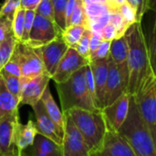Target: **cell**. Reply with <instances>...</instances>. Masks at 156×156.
Segmentation results:
<instances>
[{"mask_svg": "<svg viewBox=\"0 0 156 156\" xmlns=\"http://www.w3.org/2000/svg\"><path fill=\"white\" fill-rule=\"evenodd\" d=\"M125 37L129 46L127 59L129 83L128 93L134 96L144 80L153 73L148 45L145 39L142 22L132 25L125 33Z\"/></svg>", "mask_w": 156, "mask_h": 156, "instance_id": "6da1fadb", "label": "cell"}, {"mask_svg": "<svg viewBox=\"0 0 156 156\" xmlns=\"http://www.w3.org/2000/svg\"><path fill=\"white\" fill-rule=\"evenodd\" d=\"M64 114L68 115L74 122L88 145L91 156L100 154L108 133L102 112L74 108Z\"/></svg>", "mask_w": 156, "mask_h": 156, "instance_id": "7a4b0ae2", "label": "cell"}, {"mask_svg": "<svg viewBox=\"0 0 156 156\" xmlns=\"http://www.w3.org/2000/svg\"><path fill=\"white\" fill-rule=\"evenodd\" d=\"M55 85L63 114L74 108L101 111L95 106L87 88L86 66L73 73L66 81Z\"/></svg>", "mask_w": 156, "mask_h": 156, "instance_id": "3957f363", "label": "cell"}, {"mask_svg": "<svg viewBox=\"0 0 156 156\" xmlns=\"http://www.w3.org/2000/svg\"><path fill=\"white\" fill-rule=\"evenodd\" d=\"M118 133L128 143L136 156H156L154 142L145 127L132 96L127 119Z\"/></svg>", "mask_w": 156, "mask_h": 156, "instance_id": "277c9868", "label": "cell"}, {"mask_svg": "<svg viewBox=\"0 0 156 156\" xmlns=\"http://www.w3.org/2000/svg\"><path fill=\"white\" fill-rule=\"evenodd\" d=\"M139 114L156 146V77L152 73L133 96Z\"/></svg>", "mask_w": 156, "mask_h": 156, "instance_id": "5b68a950", "label": "cell"}, {"mask_svg": "<svg viewBox=\"0 0 156 156\" xmlns=\"http://www.w3.org/2000/svg\"><path fill=\"white\" fill-rule=\"evenodd\" d=\"M14 54L17 58L21 69V82H24L42 74L47 73L43 61L37 48L30 47L25 42L18 41Z\"/></svg>", "mask_w": 156, "mask_h": 156, "instance_id": "8992f818", "label": "cell"}, {"mask_svg": "<svg viewBox=\"0 0 156 156\" xmlns=\"http://www.w3.org/2000/svg\"><path fill=\"white\" fill-rule=\"evenodd\" d=\"M128 83L129 72L127 64L117 65L109 57L108 77L105 90V107L128 92Z\"/></svg>", "mask_w": 156, "mask_h": 156, "instance_id": "52a82bcc", "label": "cell"}, {"mask_svg": "<svg viewBox=\"0 0 156 156\" xmlns=\"http://www.w3.org/2000/svg\"><path fill=\"white\" fill-rule=\"evenodd\" d=\"M19 122L18 111L0 120V150L3 156H20L16 145V128Z\"/></svg>", "mask_w": 156, "mask_h": 156, "instance_id": "ba28073f", "label": "cell"}, {"mask_svg": "<svg viewBox=\"0 0 156 156\" xmlns=\"http://www.w3.org/2000/svg\"><path fill=\"white\" fill-rule=\"evenodd\" d=\"M60 36L61 33L55 22L36 14L29 35V39L27 44L35 48H40L55 40Z\"/></svg>", "mask_w": 156, "mask_h": 156, "instance_id": "9c48e42d", "label": "cell"}, {"mask_svg": "<svg viewBox=\"0 0 156 156\" xmlns=\"http://www.w3.org/2000/svg\"><path fill=\"white\" fill-rule=\"evenodd\" d=\"M65 126L62 142L63 156H91L82 135L71 119L64 114Z\"/></svg>", "mask_w": 156, "mask_h": 156, "instance_id": "30bf717a", "label": "cell"}, {"mask_svg": "<svg viewBox=\"0 0 156 156\" xmlns=\"http://www.w3.org/2000/svg\"><path fill=\"white\" fill-rule=\"evenodd\" d=\"M131 98L132 95L127 92L101 110L106 121L108 131L118 133L123 125L129 113Z\"/></svg>", "mask_w": 156, "mask_h": 156, "instance_id": "8fae6325", "label": "cell"}, {"mask_svg": "<svg viewBox=\"0 0 156 156\" xmlns=\"http://www.w3.org/2000/svg\"><path fill=\"white\" fill-rule=\"evenodd\" d=\"M36 48L37 49L39 56L43 61L47 74H48L50 78H52V76L57 70V68L60 60L67 52L69 46L65 43V41L60 36L57 37L55 40L40 48Z\"/></svg>", "mask_w": 156, "mask_h": 156, "instance_id": "7c38bea8", "label": "cell"}, {"mask_svg": "<svg viewBox=\"0 0 156 156\" xmlns=\"http://www.w3.org/2000/svg\"><path fill=\"white\" fill-rule=\"evenodd\" d=\"M89 64V59L80 56L75 48H69L62 59L60 60L51 80H53L55 83L64 82L77 70Z\"/></svg>", "mask_w": 156, "mask_h": 156, "instance_id": "4fadbf2b", "label": "cell"}, {"mask_svg": "<svg viewBox=\"0 0 156 156\" xmlns=\"http://www.w3.org/2000/svg\"><path fill=\"white\" fill-rule=\"evenodd\" d=\"M50 76L47 73H42L26 82L22 85V91L19 101L20 105L35 106L41 99L46 88L48 86Z\"/></svg>", "mask_w": 156, "mask_h": 156, "instance_id": "5bb4252c", "label": "cell"}, {"mask_svg": "<svg viewBox=\"0 0 156 156\" xmlns=\"http://www.w3.org/2000/svg\"><path fill=\"white\" fill-rule=\"evenodd\" d=\"M32 109L36 117L35 122L37 133L52 140L59 145H62L63 135L61 134L58 127L47 113L42 101H39L35 106L32 107Z\"/></svg>", "mask_w": 156, "mask_h": 156, "instance_id": "9a60e30c", "label": "cell"}, {"mask_svg": "<svg viewBox=\"0 0 156 156\" xmlns=\"http://www.w3.org/2000/svg\"><path fill=\"white\" fill-rule=\"evenodd\" d=\"M90 67L91 69L94 79L97 107L99 110L101 111L105 107V90L108 77L109 58L91 60L90 62Z\"/></svg>", "mask_w": 156, "mask_h": 156, "instance_id": "2e32d148", "label": "cell"}, {"mask_svg": "<svg viewBox=\"0 0 156 156\" xmlns=\"http://www.w3.org/2000/svg\"><path fill=\"white\" fill-rule=\"evenodd\" d=\"M94 156H136L128 143L118 133L108 131L103 148Z\"/></svg>", "mask_w": 156, "mask_h": 156, "instance_id": "e0dca14e", "label": "cell"}, {"mask_svg": "<svg viewBox=\"0 0 156 156\" xmlns=\"http://www.w3.org/2000/svg\"><path fill=\"white\" fill-rule=\"evenodd\" d=\"M42 101L45 110L48 116L51 118V120L56 123V125L58 127L61 134L64 136V126H65V116L62 113V112L58 109V104L53 99V96L50 92L49 86H48L40 99Z\"/></svg>", "mask_w": 156, "mask_h": 156, "instance_id": "ac0fdd59", "label": "cell"}, {"mask_svg": "<svg viewBox=\"0 0 156 156\" xmlns=\"http://www.w3.org/2000/svg\"><path fill=\"white\" fill-rule=\"evenodd\" d=\"M37 134L36 122L32 120H28L26 124L19 122L16 128V145L21 152L33 145L35 137Z\"/></svg>", "mask_w": 156, "mask_h": 156, "instance_id": "d6986e66", "label": "cell"}, {"mask_svg": "<svg viewBox=\"0 0 156 156\" xmlns=\"http://www.w3.org/2000/svg\"><path fill=\"white\" fill-rule=\"evenodd\" d=\"M19 101L8 90L0 75V120L5 116L17 112Z\"/></svg>", "mask_w": 156, "mask_h": 156, "instance_id": "ffe728a7", "label": "cell"}, {"mask_svg": "<svg viewBox=\"0 0 156 156\" xmlns=\"http://www.w3.org/2000/svg\"><path fill=\"white\" fill-rule=\"evenodd\" d=\"M129 46L125 36L115 38L111 42L110 58L117 65H126L128 59Z\"/></svg>", "mask_w": 156, "mask_h": 156, "instance_id": "44dd1931", "label": "cell"}, {"mask_svg": "<svg viewBox=\"0 0 156 156\" xmlns=\"http://www.w3.org/2000/svg\"><path fill=\"white\" fill-rule=\"evenodd\" d=\"M33 146L38 151L49 156H63L62 145H59L52 140L37 133L35 137Z\"/></svg>", "mask_w": 156, "mask_h": 156, "instance_id": "7402d4cb", "label": "cell"}, {"mask_svg": "<svg viewBox=\"0 0 156 156\" xmlns=\"http://www.w3.org/2000/svg\"><path fill=\"white\" fill-rule=\"evenodd\" d=\"M17 42V38L12 34L0 44V71L12 57Z\"/></svg>", "mask_w": 156, "mask_h": 156, "instance_id": "603a6c76", "label": "cell"}, {"mask_svg": "<svg viewBox=\"0 0 156 156\" xmlns=\"http://www.w3.org/2000/svg\"><path fill=\"white\" fill-rule=\"evenodd\" d=\"M87 28L88 27L85 26H70L64 30V32L61 34V37L69 46V48H75Z\"/></svg>", "mask_w": 156, "mask_h": 156, "instance_id": "cb8c5ba5", "label": "cell"}, {"mask_svg": "<svg viewBox=\"0 0 156 156\" xmlns=\"http://www.w3.org/2000/svg\"><path fill=\"white\" fill-rule=\"evenodd\" d=\"M54 10V22L62 34L66 27V6L68 0H52Z\"/></svg>", "mask_w": 156, "mask_h": 156, "instance_id": "d4e9b609", "label": "cell"}, {"mask_svg": "<svg viewBox=\"0 0 156 156\" xmlns=\"http://www.w3.org/2000/svg\"><path fill=\"white\" fill-rule=\"evenodd\" d=\"M0 75L2 76L4 82L8 89V90L18 100L20 101L21 91H22V82L19 77L11 75L4 70L0 71Z\"/></svg>", "mask_w": 156, "mask_h": 156, "instance_id": "484cf974", "label": "cell"}, {"mask_svg": "<svg viewBox=\"0 0 156 156\" xmlns=\"http://www.w3.org/2000/svg\"><path fill=\"white\" fill-rule=\"evenodd\" d=\"M70 26H85L89 28V20L86 15L83 0H77L74 12L70 18Z\"/></svg>", "mask_w": 156, "mask_h": 156, "instance_id": "4316f807", "label": "cell"}, {"mask_svg": "<svg viewBox=\"0 0 156 156\" xmlns=\"http://www.w3.org/2000/svg\"><path fill=\"white\" fill-rule=\"evenodd\" d=\"M110 23L112 25H113V27L116 28L117 38L123 37L125 35L126 31L128 30V28L130 27L124 21V19L119 10L110 12Z\"/></svg>", "mask_w": 156, "mask_h": 156, "instance_id": "83f0119b", "label": "cell"}, {"mask_svg": "<svg viewBox=\"0 0 156 156\" xmlns=\"http://www.w3.org/2000/svg\"><path fill=\"white\" fill-rule=\"evenodd\" d=\"M25 12L26 10L22 7H19L16 12L13 22H12V30L14 36L17 38L18 41H21L24 30V23H25Z\"/></svg>", "mask_w": 156, "mask_h": 156, "instance_id": "f1b7e54d", "label": "cell"}, {"mask_svg": "<svg viewBox=\"0 0 156 156\" xmlns=\"http://www.w3.org/2000/svg\"><path fill=\"white\" fill-rule=\"evenodd\" d=\"M147 45H148L151 68H152L154 75L156 76V12L155 17H154V24H153V28L151 31L149 43H147Z\"/></svg>", "mask_w": 156, "mask_h": 156, "instance_id": "f546056e", "label": "cell"}, {"mask_svg": "<svg viewBox=\"0 0 156 156\" xmlns=\"http://www.w3.org/2000/svg\"><path fill=\"white\" fill-rule=\"evenodd\" d=\"M85 11L89 21L110 12L108 5L106 4H95V3H90L88 5H85Z\"/></svg>", "mask_w": 156, "mask_h": 156, "instance_id": "4dcf8cb0", "label": "cell"}, {"mask_svg": "<svg viewBox=\"0 0 156 156\" xmlns=\"http://www.w3.org/2000/svg\"><path fill=\"white\" fill-rule=\"evenodd\" d=\"M91 34L92 32L87 28L85 30V32L83 33L80 40L79 41V43L77 44V46L75 47V49L77 50V52L82 56L83 58H87L90 60V37H91Z\"/></svg>", "mask_w": 156, "mask_h": 156, "instance_id": "1f68e13d", "label": "cell"}, {"mask_svg": "<svg viewBox=\"0 0 156 156\" xmlns=\"http://www.w3.org/2000/svg\"><path fill=\"white\" fill-rule=\"evenodd\" d=\"M119 11H120L121 15L122 16L124 21L126 22V24L129 27H131L132 25L138 22L136 9L132 5H130L128 2H125L122 5H120Z\"/></svg>", "mask_w": 156, "mask_h": 156, "instance_id": "d6a6232c", "label": "cell"}, {"mask_svg": "<svg viewBox=\"0 0 156 156\" xmlns=\"http://www.w3.org/2000/svg\"><path fill=\"white\" fill-rule=\"evenodd\" d=\"M21 5V0H5L0 8V16H6L11 20L14 19L16 12Z\"/></svg>", "mask_w": 156, "mask_h": 156, "instance_id": "836d02e7", "label": "cell"}, {"mask_svg": "<svg viewBox=\"0 0 156 156\" xmlns=\"http://www.w3.org/2000/svg\"><path fill=\"white\" fill-rule=\"evenodd\" d=\"M35 13L54 22V10L52 0H41L35 10Z\"/></svg>", "mask_w": 156, "mask_h": 156, "instance_id": "e575fe53", "label": "cell"}, {"mask_svg": "<svg viewBox=\"0 0 156 156\" xmlns=\"http://www.w3.org/2000/svg\"><path fill=\"white\" fill-rule=\"evenodd\" d=\"M111 42L108 40H102L98 48L95 50L93 54L90 55V62L91 60H96V59H103V58H108L110 57V48H111Z\"/></svg>", "mask_w": 156, "mask_h": 156, "instance_id": "d590c367", "label": "cell"}, {"mask_svg": "<svg viewBox=\"0 0 156 156\" xmlns=\"http://www.w3.org/2000/svg\"><path fill=\"white\" fill-rule=\"evenodd\" d=\"M36 13L34 10H26L25 12V23H24V30H23V36L21 42L27 43L29 39L30 31L33 26L34 18H35Z\"/></svg>", "mask_w": 156, "mask_h": 156, "instance_id": "8d00e7d4", "label": "cell"}, {"mask_svg": "<svg viewBox=\"0 0 156 156\" xmlns=\"http://www.w3.org/2000/svg\"><path fill=\"white\" fill-rule=\"evenodd\" d=\"M12 22L10 18L0 16V44L10 35L13 34L12 30Z\"/></svg>", "mask_w": 156, "mask_h": 156, "instance_id": "74e56055", "label": "cell"}, {"mask_svg": "<svg viewBox=\"0 0 156 156\" xmlns=\"http://www.w3.org/2000/svg\"><path fill=\"white\" fill-rule=\"evenodd\" d=\"M126 1L136 9L138 22H142L144 14L149 10V0H126Z\"/></svg>", "mask_w": 156, "mask_h": 156, "instance_id": "f35d334b", "label": "cell"}, {"mask_svg": "<svg viewBox=\"0 0 156 156\" xmlns=\"http://www.w3.org/2000/svg\"><path fill=\"white\" fill-rule=\"evenodd\" d=\"M2 70L11 74V75H14V76H16V77H21V69H20V65H19V62L17 60V58L16 57V55L14 54L13 52V55L12 57L10 58V59L8 60V62L5 65V67L2 69Z\"/></svg>", "mask_w": 156, "mask_h": 156, "instance_id": "ab89813d", "label": "cell"}, {"mask_svg": "<svg viewBox=\"0 0 156 156\" xmlns=\"http://www.w3.org/2000/svg\"><path fill=\"white\" fill-rule=\"evenodd\" d=\"M86 82H87V88L89 90V93L97 107V100H96V91H95V84H94V79L92 75L91 69L90 67V64L86 66ZM98 109V107H97Z\"/></svg>", "mask_w": 156, "mask_h": 156, "instance_id": "60d3db41", "label": "cell"}, {"mask_svg": "<svg viewBox=\"0 0 156 156\" xmlns=\"http://www.w3.org/2000/svg\"><path fill=\"white\" fill-rule=\"evenodd\" d=\"M101 37L103 40L112 41L113 39L117 38V31L116 28L111 23L107 24L101 31Z\"/></svg>", "mask_w": 156, "mask_h": 156, "instance_id": "b9f144b4", "label": "cell"}, {"mask_svg": "<svg viewBox=\"0 0 156 156\" xmlns=\"http://www.w3.org/2000/svg\"><path fill=\"white\" fill-rule=\"evenodd\" d=\"M102 40L103 39H102V37H101V33H94V32H92L91 37H90V55L95 52V50L98 48V47L100 46V44L101 43Z\"/></svg>", "mask_w": 156, "mask_h": 156, "instance_id": "7bdbcfd3", "label": "cell"}, {"mask_svg": "<svg viewBox=\"0 0 156 156\" xmlns=\"http://www.w3.org/2000/svg\"><path fill=\"white\" fill-rule=\"evenodd\" d=\"M76 3H77V0H68V4L66 6V27H67L70 26V18L74 12Z\"/></svg>", "mask_w": 156, "mask_h": 156, "instance_id": "ee69618b", "label": "cell"}, {"mask_svg": "<svg viewBox=\"0 0 156 156\" xmlns=\"http://www.w3.org/2000/svg\"><path fill=\"white\" fill-rule=\"evenodd\" d=\"M41 0H21L20 7L25 10H36Z\"/></svg>", "mask_w": 156, "mask_h": 156, "instance_id": "f6af8a7d", "label": "cell"}, {"mask_svg": "<svg viewBox=\"0 0 156 156\" xmlns=\"http://www.w3.org/2000/svg\"><path fill=\"white\" fill-rule=\"evenodd\" d=\"M20 156H49V155H48V154H44V153H42V152L38 151L37 148H35V147L32 145V146H30V147H28V148H27V149L23 150V151L21 152V154H20Z\"/></svg>", "mask_w": 156, "mask_h": 156, "instance_id": "bcb514c9", "label": "cell"}, {"mask_svg": "<svg viewBox=\"0 0 156 156\" xmlns=\"http://www.w3.org/2000/svg\"><path fill=\"white\" fill-rule=\"evenodd\" d=\"M127 2L126 0H107V5L109 8V11H115L119 10L120 5H122L123 3Z\"/></svg>", "mask_w": 156, "mask_h": 156, "instance_id": "7dc6e473", "label": "cell"}, {"mask_svg": "<svg viewBox=\"0 0 156 156\" xmlns=\"http://www.w3.org/2000/svg\"><path fill=\"white\" fill-rule=\"evenodd\" d=\"M149 9L156 12V0H149Z\"/></svg>", "mask_w": 156, "mask_h": 156, "instance_id": "c3c4849f", "label": "cell"}, {"mask_svg": "<svg viewBox=\"0 0 156 156\" xmlns=\"http://www.w3.org/2000/svg\"><path fill=\"white\" fill-rule=\"evenodd\" d=\"M90 3H95V4H106L107 5V0H90Z\"/></svg>", "mask_w": 156, "mask_h": 156, "instance_id": "681fc988", "label": "cell"}, {"mask_svg": "<svg viewBox=\"0 0 156 156\" xmlns=\"http://www.w3.org/2000/svg\"><path fill=\"white\" fill-rule=\"evenodd\" d=\"M0 156H3V154H2V152H1V150H0Z\"/></svg>", "mask_w": 156, "mask_h": 156, "instance_id": "f907efd6", "label": "cell"}, {"mask_svg": "<svg viewBox=\"0 0 156 156\" xmlns=\"http://www.w3.org/2000/svg\"><path fill=\"white\" fill-rule=\"evenodd\" d=\"M155 77H156V76H155Z\"/></svg>", "mask_w": 156, "mask_h": 156, "instance_id": "816d5d0a", "label": "cell"}]
</instances>
